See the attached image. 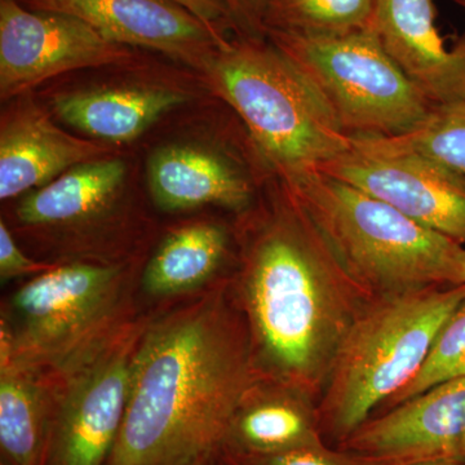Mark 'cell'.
<instances>
[{"instance_id":"ba28073f","label":"cell","mask_w":465,"mask_h":465,"mask_svg":"<svg viewBox=\"0 0 465 465\" xmlns=\"http://www.w3.org/2000/svg\"><path fill=\"white\" fill-rule=\"evenodd\" d=\"M150 314H139L56 375L45 465H105L124 423L134 360Z\"/></svg>"},{"instance_id":"4316f807","label":"cell","mask_w":465,"mask_h":465,"mask_svg":"<svg viewBox=\"0 0 465 465\" xmlns=\"http://www.w3.org/2000/svg\"><path fill=\"white\" fill-rule=\"evenodd\" d=\"M173 2L188 9L194 16L219 32L224 33L229 26L237 29L224 0H173Z\"/></svg>"},{"instance_id":"83f0119b","label":"cell","mask_w":465,"mask_h":465,"mask_svg":"<svg viewBox=\"0 0 465 465\" xmlns=\"http://www.w3.org/2000/svg\"><path fill=\"white\" fill-rule=\"evenodd\" d=\"M217 465H250L247 461L242 460V459L237 457H232V455L226 454V452H220L219 454V463Z\"/></svg>"},{"instance_id":"f1b7e54d","label":"cell","mask_w":465,"mask_h":465,"mask_svg":"<svg viewBox=\"0 0 465 465\" xmlns=\"http://www.w3.org/2000/svg\"><path fill=\"white\" fill-rule=\"evenodd\" d=\"M219 454L211 455V457L202 459V460L197 461V463L193 465H217V463H219Z\"/></svg>"},{"instance_id":"9a60e30c","label":"cell","mask_w":465,"mask_h":465,"mask_svg":"<svg viewBox=\"0 0 465 465\" xmlns=\"http://www.w3.org/2000/svg\"><path fill=\"white\" fill-rule=\"evenodd\" d=\"M150 194L166 213L219 206L247 210L253 189L249 177L223 155L191 145L158 149L149 159Z\"/></svg>"},{"instance_id":"603a6c76","label":"cell","mask_w":465,"mask_h":465,"mask_svg":"<svg viewBox=\"0 0 465 465\" xmlns=\"http://www.w3.org/2000/svg\"><path fill=\"white\" fill-rule=\"evenodd\" d=\"M458 378H465V299L443 324L420 371L390 401L391 406Z\"/></svg>"},{"instance_id":"ac0fdd59","label":"cell","mask_w":465,"mask_h":465,"mask_svg":"<svg viewBox=\"0 0 465 465\" xmlns=\"http://www.w3.org/2000/svg\"><path fill=\"white\" fill-rule=\"evenodd\" d=\"M185 100L167 88H100L61 94L54 106L63 121L94 139L127 143Z\"/></svg>"},{"instance_id":"4dcf8cb0","label":"cell","mask_w":465,"mask_h":465,"mask_svg":"<svg viewBox=\"0 0 465 465\" xmlns=\"http://www.w3.org/2000/svg\"><path fill=\"white\" fill-rule=\"evenodd\" d=\"M452 2L465 11V0H452Z\"/></svg>"},{"instance_id":"44dd1931","label":"cell","mask_w":465,"mask_h":465,"mask_svg":"<svg viewBox=\"0 0 465 465\" xmlns=\"http://www.w3.org/2000/svg\"><path fill=\"white\" fill-rule=\"evenodd\" d=\"M376 0H273L264 18L266 33L336 38L367 29Z\"/></svg>"},{"instance_id":"e0dca14e","label":"cell","mask_w":465,"mask_h":465,"mask_svg":"<svg viewBox=\"0 0 465 465\" xmlns=\"http://www.w3.org/2000/svg\"><path fill=\"white\" fill-rule=\"evenodd\" d=\"M124 179L125 166L119 159L84 162L30 192L15 213L20 224L32 229L67 228L91 222L112 206Z\"/></svg>"},{"instance_id":"3957f363","label":"cell","mask_w":465,"mask_h":465,"mask_svg":"<svg viewBox=\"0 0 465 465\" xmlns=\"http://www.w3.org/2000/svg\"><path fill=\"white\" fill-rule=\"evenodd\" d=\"M345 273L390 293L465 283V246L329 174L282 179Z\"/></svg>"},{"instance_id":"6da1fadb","label":"cell","mask_w":465,"mask_h":465,"mask_svg":"<svg viewBox=\"0 0 465 465\" xmlns=\"http://www.w3.org/2000/svg\"><path fill=\"white\" fill-rule=\"evenodd\" d=\"M256 371L249 330L225 287L150 314L105 465H193L219 454Z\"/></svg>"},{"instance_id":"1f68e13d","label":"cell","mask_w":465,"mask_h":465,"mask_svg":"<svg viewBox=\"0 0 465 465\" xmlns=\"http://www.w3.org/2000/svg\"><path fill=\"white\" fill-rule=\"evenodd\" d=\"M464 281H465V266H464Z\"/></svg>"},{"instance_id":"d4e9b609","label":"cell","mask_w":465,"mask_h":465,"mask_svg":"<svg viewBox=\"0 0 465 465\" xmlns=\"http://www.w3.org/2000/svg\"><path fill=\"white\" fill-rule=\"evenodd\" d=\"M58 262H38L26 256L12 237L7 224L0 222V280L2 282L24 277H36L56 266Z\"/></svg>"},{"instance_id":"5bb4252c","label":"cell","mask_w":465,"mask_h":465,"mask_svg":"<svg viewBox=\"0 0 465 465\" xmlns=\"http://www.w3.org/2000/svg\"><path fill=\"white\" fill-rule=\"evenodd\" d=\"M109 146L73 136L33 105L12 110L0 128V198L14 200L70 168L104 158Z\"/></svg>"},{"instance_id":"8fae6325","label":"cell","mask_w":465,"mask_h":465,"mask_svg":"<svg viewBox=\"0 0 465 465\" xmlns=\"http://www.w3.org/2000/svg\"><path fill=\"white\" fill-rule=\"evenodd\" d=\"M338 449L406 465L465 464V378L440 382L370 418Z\"/></svg>"},{"instance_id":"5b68a950","label":"cell","mask_w":465,"mask_h":465,"mask_svg":"<svg viewBox=\"0 0 465 465\" xmlns=\"http://www.w3.org/2000/svg\"><path fill=\"white\" fill-rule=\"evenodd\" d=\"M206 69L281 179L318 171L351 149V137L316 88L266 36L225 39Z\"/></svg>"},{"instance_id":"f546056e","label":"cell","mask_w":465,"mask_h":465,"mask_svg":"<svg viewBox=\"0 0 465 465\" xmlns=\"http://www.w3.org/2000/svg\"><path fill=\"white\" fill-rule=\"evenodd\" d=\"M409 465H465L463 463H451V461H423V463H414Z\"/></svg>"},{"instance_id":"d6986e66","label":"cell","mask_w":465,"mask_h":465,"mask_svg":"<svg viewBox=\"0 0 465 465\" xmlns=\"http://www.w3.org/2000/svg\"><path fill=\"white\" fill-rule=\"evenodd\" d=\"M228 250L225 229L194 223L171 232L143 266L140 287L153 299L186 298L211 282Z\"/></svg>"},{"instance_id":"cb8c5ba5","label":"cell","mask_w":465,"mask_h":465,"mask_svg":"<svg viewBox=\"0 0 465 465\" xmlns=\"http://www.w3.org/2000/svg\"><path fill=\"white\" fill-rule=\"evenodd\" d=\"M242 460L250 465H406L390 459L370 457L341 449L331 450L326 445Z\"/></svg>"},{"instance_id":"4fadbf2b","label":"cell","mask_w":465,"mask_h":465,"mask_svg":"<svg viewBox=\"0 0 465 465\" xmlns=\"http://www.w3.org/2000/svg\"><path fill=\"white\" fill-rule=\"evenodd\" d=\"M370 27L433 105L465 99V30L446 47L433 0H376Z\"/></svg>"},{"instance_id":"7402d4cb","label":"cell","mask_w":465,"mask_h":465,"mask_svg":"<svg viewBox=\"0 0 465 465\" xmlns=\"http://www.w3.org/2000/svg\"><path fill=\"white\" fill-rule=\"evenodd\" d=\"M391 146L418 153L465 177V99L439 104L415 128L381 137Z\"/></svg>"},{"instance_id":"484cf974","label":"cell","mask_w":465,"mask_h":465,"mask_svg":"<svg viewBox=\"0 0 465 465\" xmlns=\"http://www.w3.org/2000/svg\"><path fill=\"white\" fill-rule=\"evenodd\" d=\"M237 30L264 36V18L273 0H224Z\"/></svg>"},{"instance_id":"9c48e42d","label":"cell","mask_w":465,"mask_h":465,"mask_svg":"<svg viewBox=\"0 0 465 465\" xmlns=\"http://www.w3.org/2000/svg\"><path fill=\"white\" fill-rule=\"evenodd\" d=\"M465 246V177L381 137H351V146L318 168Z\"/></svg>"},{"instance_id":"30bf717a","label":"cell","mask_w":465,"mask_h":465,"mask_svg":"<svg viewBox=\"0 0 465 465\" xmlns=\"http://www.w3.org/2000/svg\"><path fill=\"white\" fill-rule=\"evenodd\" d=\"M133 60L125 45L63 12L27 9L0 0V94L16 96L52 76Z\"/></svg>"},{"instance_id":"8992f818","label":"cell","mask_w":465,"mask_h":465,"mask_svg":"<svg viewBox=\"0 0 465 465\" xmlns=\"http://www.w3.org/2000/svg\"><path fill=\"white\" fill-rule=\"evenodd\" d=\"M130 266L58 262L18 287L2 308L0 358L56 375L139 316Z\"/></svg>"},{"instance_id":"52a82bcc","label":"cell","mask_w":465,"mask_h":465,"mask_svg":"<svg viewBox=\"0 0 465 465\" xmlns=\"http://www.w3.org/2000/svg\"><path fill=\"white\" fill-rule=\"evenodd\" d=\"M265 36L316 88L348 136H401L433 106L370 26L336 38L277 32Z\"/></svg>"},{"instance_id":"7a4b0ae2","label":"cell","mask_w":465,"mask_h":465,"mask_svg":"<svg viewBox=\"0 0 465 465\" xmlns=\"http://www.w3.org/2000/svg\"><path fill=\"white\" fill-rule=\"evenodd\" d=\"M281 182V201L244 253L241 295L253 357L283 382L307 381L348 329L335 289L354 283Z\"/></svg>"},{"instance_id":"277c9868","label":"cell","mask_w":465,"mask_h":465,"mask_svg":"<svg viewBox=\"0 0 465 465\" xmlns=\"http://www.w3.org/2000/svg\"><path fill=\"white\" fill-rule=\"evenodd\" d=\"M464 299L465 283L390 293L351 321L333 353L317 412L322 437L341 445L414 381Z\"/></svg>"},{"instance_id":"7c38bea8","label":"cell","mask_w":465,"mask_h":465,"mask_svg":"<svg viewBox=\"0 0 465 465\" xmlns=\"http://www.w3.org/2000/svg\"><path fill=\"white\" fill-rule=\"evenodd\" d=\"M33 9L63 12L90 24L108 41L163 52L206 69L224 33L173 0H27Z\"/></svg>"},{"instance_id":"2e32d148","label":"cell","mask_w":465,"mask_h":465,"mask_svg":"<svg viewBox=\"0 0 465 465\" xmlns=\"http://www.w3.org/2000/svg\"><path fill=\"white\" fill-rule=\"evenodd\" d=\"M54 388L43 372L0 358V465H45Z\"/></svg>"},{"instance_id":"ffe728a7","label":"cell","mask_w":465,"mask_h":465,"mask_svg":"<svg viewBox=\"0 0 465 465\" xmlns=\"http://www.w3.org/2000/svg\"><path fill=\"white\" fill-rule=\"evenodd\" d=\"M253 390L235 412L220 452L252 459L324 445L316 416L289 397L253 396Z\"/></svg>"}]
</instances>
